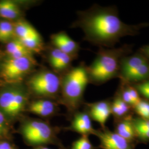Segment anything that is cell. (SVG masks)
I'll list each match as a JSON object with an SVG mask.
<instances>
[{
	"mask_svg": "<svg viewBox=\"0 0 149 149\" xmlns=\"http://www.w3.org/2000/svg\"><path fill=\"white\" fill-rule=\"evenodd\" d=\"M15 133L16 130L13 128V125L9 122L0 111V140L8 139L13 140V135Z\"/></svg>",
	"mask_w": 149,
	"mask_h": 149,
	"instance_id": "obj_23",
	"label": "cell"
},
{
	"mask_svg": "<svg viewBox=\"0 0 149 149\" xmlns=\"http://www.w3.org/2000/svg\"><path fill=\"white\" fill-rule=\"evenodd\" d=\"M5 58H19L23 57H33L34 54L29 52L23 44L17 38L5 44V49L2 50Z\"/></svg>",
	"mask_w": 149,
	"mask_h": 149,
	"instance_id": "obj_16",
	"label": "cell"
},
{
	"mask_svg": "<svg viewBox=\"0 0 149 149\" xmlns=\"http://www.w3.org/2000/svg\"><path fill=\"white\" fill-rule=\"evenodd\" d=\"M100 140L98 148L101 149H134V144L123 138L115 132L106 127L96 129L95 135Z\"/></svg>",
	"mask_w": 149,
	"mask_h": 149,
	"instance_id": "obj_9",
	"label": "cell"
},
{
	"mask_svg": "<svg viewBox=\"0 0 149 149\" xmlns=\"http://www.w3.org/2000/svg\"><path fill=\"white\" fill-rule=\"evenodd\" d=\"M19 40L29 52L33 54L41 53L45 49L43 38L41 35Z\"/></svg>",
	"mask_w": 149,
	"mask_h": 149,
	"instance_id": "obj_21",
	"label": "cell"
},
{
	"mask_svg": "<svg viewBox=\"0 0 149 149\" xmlns=\"http://www.w3.org/2000/svg\"><path fill=\"white\" fill-rule=\"evenodd\" d=\"M88 83L85 64L71 68L61 74L59 103L66 108L69 119L84 104V93Z\"/></svg>",
	"mask_w": 149,
	"mask_h": 149,
	"instance_id": "obj_2",
	"label": "cell"
},
{
	"mask_svg": "<svg viewBox=\"0 0 149 149\" xmlns=\"http://www.w3.org/2000/svg\"><path fill=\"white\" fill-rule=\"evenodd\" d=\"M131 52V46L117 48H101L90 66H87L89 82L101 85L119 76L122 59Z\"/></svg>",
	"mask_w": 149,
	"mask_h": 149,
	"instance_id": "obj_3",
	"label": "cell"
},
{
	"mask_svg": "<svg viewBox=\"0 0 149 149\" xmlns=\"http://www.w3.org/2000/svg\"><path fill=\"white\" fill-rule=\"evenodd\" d=\"M135 113L139 117L149 119V102L146 100H142L138 102L133 107Z\"/></svg>",
	"mask_w": 149,
	"mask_h": 149,
	"instance_id": "obj_25",
	"label": "cell"
},
{
	"mask_svg": "<svg viewBox=\"0 0 149 149\" xmlns=\"http://www.w3.org/2000/svg\"><path fill=\"white\" fill-rule=\"evenodd\" d=\"M59 103L47 98H32L26 113H31L45 120L56 116L59 112Z\"/></svg>",
	"mask_w": 149,
	"mask_h": 149,
	"instance_id": "obj_8",
	"label": "cell"
},
{
	"mask_svg": "<svg viewBox=\"0 0 149 149\" xmlns=\"http://www.w3.org/2000/svg\"><path fill=\"white\" fill-rule=\"evenodd\" d=\"M38 66L33 57L19 58H5L0 66V79L6 83L24 82Z\"/></svg>",
	"mask_w": 149,
	"mask_h": 149,
	"instance_id": "obj_7",
	"label": "cell"
},
{
	"mask_svg": "<svg viewBox=\"0 0 149 149\" xmlns=\"http://www.w3.org/2000/svg\"><path fill=\"white\" fill-rule=\"evenodd\" d=\"M148 24L130 25L120 19L115 7L93 6L85 11H79L72 28H80L84 39L101 48H112L122 38L136 35Z\"/></svg>",
	"mask_w": 149,
	"mask_h": 149,
	"instance_id": "obj_1",
	"label": "cell"
},
{
	"mask_svg": "<svg viewBox=\"0 0 149 149\" xmlns=\"http://www.w3.org/2000/svg\"><path fill=\"white\" fill-rule=\"evenodd\" d=\"M13 22L15 37L19 40L40 35L37 30L25 18Z\"/></svg>",
	"mask_w": 149,
	"mask_h": 149,
	"instance_id": "obj_17",
	"label": "cell"
},
{
	"mask_svg": "<svg viewBox=\"0 0 149 149\" xmlns=\"http://www.w3.org/2000/svg\"><path fill=\"white\" fill-rule=\"evenodd\" d=\"M15 144L13 140L8 139L0 140V149H13Z\"/></svg>",
	"mask_w": 149,
	"mask_h": 149,
	"instance_id": "obj_28",
	"label": "cell"
},
{
	"mask_svg": "<svg viewBox=\"0 0 149 149\" xmlns=\"http://www.w3.org/2000/svg\"><path fill=\"white\" fill-rule=\"evenodd\" d=\"M51 44L64 53L76 59L80 51V44L73 40L65 31L53 34L50 37Z\"/></svg>",
	"mask_w": 149,
	"mask_h": 149,
	"instance_id": "obj_13",
	"label": "cell"
},
{
	"mask_svg": "<svg viewBox=\"0 0 149 149\" xmlns=\"http://www.w3.org/2000/svg\"><path fill=\"white\" fill-rule=\"evenodd\" d=\"M61 75L47 68L36 70L24 84L32 98H47L59 103Z\"/></svg>",
	"mask_w": 149,
	"mask_h": 149,
	"instance_id": "obj_6",
	"label": "cell"
},
{
	"mask_svg": "<svg viewBox=\"0 0 149 149\" xmlns=\"http://www.w3.org/2000/svg\"><path fill=\"white\" fill-rule=\"evenodd\" d=\"M4 58H5L4 54L3 53L2 50H0V66H1V65L2 64V62L3 61Z\"/></svg>",
	"mask_w": 149,
	"mask_h": 149,
	"instance_id": "obj_30",
	"label": "cell"
},
{
	"mask_svg": "<svg viewBox=\"0 0 149 149\" xmlns=\"http://www.w3.org/2000/svg\"><path fill=\"white\" fill-rule=\"evenodd\" d=\"M18 122L16 133L21 135L24 143L28 146L36 148L53 145L59 149H65L58 138L61 129L52 125L48 120L24 115Z\"/></svg>",
	"mask_w": 149,
	"mask_h": 149,
	"instance_id": "obj_4",
	"label": "cell"
},
{
	"mask_svg": "<svg viewBox=\"0 0 149 149\" xmlns=\"http://www.w3.org/2000/svg\"><path fill=\"white\" fill-rule=\"evenodd\" d=\"M114 132L133 144L136 141L133 124V117L131 115H128L117 120Z\"/></svg>",
	"mask_w": 149,
	"mask_h": 149,
	"instance_id": "obj_15",
	"label": "cell"
},
{
	"mask_svg": "<svg viewBox=\"0 0 149 149\" xmlns=\"http://www.w3.org/2000/svg\"><path fill=\"white\" fill-rule=\"evenodd\" d=\"M15 38L14 22L0 19V43L5 45Z\"/></svg>",
	"mask_w": 149,
	"mask_h": 149,
	"instance_id": "obj_20",
	"label": "cell"
},
{
	"mask_svg": "<svg viewBox=\"0 0 149 149\" xmlns=\"http://www.w3.org/2000/svg\"><path fill=\"white\" fill-rule=\"evenodd\" d=\"M52 149L49 148L47 146H39V147H36V148H32V149Z\"/></svg>",
	"mask_w": 149,
	"mask_h": 149,
	"instance_id": "obj_31",
	"label": "cell"
},
{
	"mask_svg": "<svg viewBox=\"0 0 149 149\" xmlns=\"http://www.w3.org/2000/svg\"><path fill=\"white\" fill-rule=\"evenodd\" d=\"M32 2L24 1H0V19L15 22L24 18L25 12Z\"/></svg>",
	"mask_w": 149,
	"mask_h": 149,
	"instance_id": "obj_10",
	"label": "cell"
},
{
	"mask_svg": "<svg viewBox=\"0 0 149 149\" xmlns=\"http://www.w3.org/2000/svg\"><path fill=\"white\" fill-rule=\"evenodd\" d=\"M132 107L124 101L119 92L114 97L111 102V112L115 119L118 120L127 117L129 114Z\"/></svg>",
	"mask_w": 149,
	"mask_h": 149,
	"instance_id": "obj_19",
	"label": "cell"
},
{
	"mask_svg": "<svg viewBox=\"0 0 149 149\" xmlns=\"http://www.w3.org/2000/svg\"><path fill=\"white\" fill-rule=\"evenodd\" d=\"M133 124L136 141L143 143L149 142V119L133 117Z\"/></svg>",
	"mask_w": 149,
	"mask_h": 149,
	"instance_id": "obj_18",
	"label": "cell"
},
{
	"mask_svg": "<svg viewBox=\"0 0 149 149\" xmlns=\"http://www.w3.org/2000/svg\"><path fill=\"white\" fill-rule=\"evenodd\" d=\"M5 83V82H3L2 80L0 79V88L2 87V86Z\"/></svg>",
	"mask_w": 149,
	"mask_h": 149,
	"instance_id": "obj_32",
	"label": "cell"
},
{
	"mask_svg": "<svg viewBox=\"0 0 149 149\" xmlns=\"http://www.w3.org/2000/svg\"><path fill=\"white\" fill-rule=\"evenodd\" d=\"M86 112L92 120L98 123L101 129L106 128L107 120L112 114L111 102L108 100H103L90 103H85Z\"/></svg>",
	"mask_w": 149,
	"mask_h": 149,
	"instance_id": "obj_11",
	"label": "cell"
},
{
	"mask_svg": "<svg viewBox=\"0 0 149 149\" xmlns=\"http://www.w3.org/2000/svg\"><path fill=\"white\" fill-rule=\"evenodd\" d=\"M70 120L69 126L63 129L77 133L81 135H95L96 129L93 127L92 119L85 111H78L74 113Z\"/></svg>",
	"mask_w": 149,
	"mask_h": 149,
	"instance_id": "obj_12",
	"label": "cell"
},
{
	"mask_svg": "<svg viewBox=\"0 0 149 149\" xmlns=\"http://www.w3.org/2000/svg\"><path fill=\"white\" fill-rule=\"evenodd\" d=\"M134 87L139 94L141 95L149 102V80L135 84Z\"/></svg>",
	"mask_w": 149,
	"mask_h": 149,
	"instance_id": "obj_26",
	"label": "cell"
},
{
	"mask_svg": "<svg viewBox=\"0 0 149 149\" xmlns=\"http://www.w3.org/2000/svg\"><path fill=\"white\" fill-rule=\"evenodd\" d=\"M149 80V63L148 60L141 64L140 66L130 74L124 82L140 83Z\"/></svg>",
	"mask_w": 149,
	"mask_h": 149,
	"instance_id": "obj_22",
	"label": "cell"
},
{
	"mask_svg": "<svg viewBox=\"0 0 149 149\" xmlns=\"http://www.w3.org/2000/svg\"><path fill=\"white\" fill-rule=\"evenodd\" d=\"M31 100L24 82H5L0 88V111L12 125L25 115Z\"/></svg>",
	"mask_w": 149,
	"mask_h": 149,
	"instance_id": "obj_5",
	"label": "cell"
},
{
	"mask_svg": "<svg viewBox=\"0 0 149 149\" xmlns=\"http://www.w3.org/2000/svg\"><path fill=\"white\" fill-rule=\"evenodd\" d=\"M88 136L81 135L72 143L69 149H96V147L91 142Z\"/></svg>",
	"mask_w": 149,
	"mask_h": 149,
	"instance_id": "obj_24",
	"label": "cell"
},
{
	"mask_svg": "<svg viewBox=\"0 0 149 149\" xmlns=\"http://www.w3.org/2000/svg\"><path fill=\"white\" fill-rule=\"evenodd\" d=\"M140 50L141 54H143L146 59H149V44L142 47Z\"/></svg>",
	"mask_w": 149,
	"mask_h": 149,
	"instance_id": "obj_29",
	"label": "cell"
},
{
	"mask_svg": "<svg viewBox=\"0 0 149 149\" xmlns=\"http://www.w3.org/2000/svg\"><path fill=\"white\" fill-rule=\"evenodd\" d=\"M146 61L148 59L141 53L125 56L121 60L119 76L121 77L123 82H125L134 71Z\"/></svg>",
	"mask_w": 149,
	"mask_h": 149,
	"instance_id": "obj_14",
	"label": "cell"
},
{
	"mask_svg": "<svg viewBox=\"0 0 149 149\" xmlns=\"http://www.w3.org/2000/svg\"><path fill=\"white\" fill-rule=\"evenodd\" d=\"M119 93L123 100L127 103L128 105L133 108L135 106V103L130 95L129 91L128 90V86L126 88L123 89L121 92H119Z\"/></svg>",
	"mask_w": 149,
	"mask_h": 149,
	"instance_id": "obj_27",
	"label": "cell"
},
{
	"mask_svg": "<svg viewBox=\"0 0 149 149\" xmlns=\"http://www.w3.org/2000/svg\"><path fill=\"white\" fill-rule=\"evenodd\" d=\"M13 149H18V148L16 146V145H15V146H14V148H13Z\"/></svg>",
	"mask_w": 149,
	"mask_h": 149,
	"instance_id": "obj_33",
	"label": "cell"
}]
</instances>
